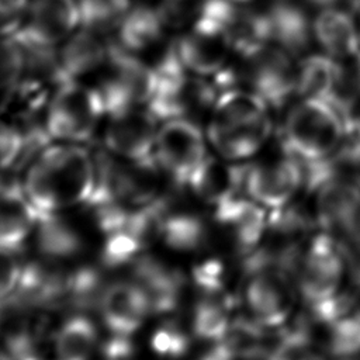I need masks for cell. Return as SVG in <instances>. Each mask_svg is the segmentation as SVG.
<instances>
[{
  "instance_id": "obj_38",
  "label": "cell",
  "mask_w": 360,
  "mask_h": 360,
  "mask_svg": "<svg viewBox=\"0 0 360 360\" xmlns=\"http://www.w3.org/2000/svg\"><path fill=\"white\" fill-rule=\"evenodd\" d=\"M21 269L22 266L17 263L14 256L0 255V307L15 291Z\"/></svg>"
},
{
  "instance_id": "obj_20",
  "label": "cell",
  "mask_w": 360,
  "mask_h": 360,
  "mask_svg": "<svg viewBox=\"0 0 360 360\" xmlns=\"http://www.w3.org/2000/svg\"><path fill=\"white\" fill-rule=\"evenodd\" d=\"M101 319L110 333L131 336L150 314L145 291L135 281L108 284L98 304Z\"/></svg>"
},
{
  "instance_id": "obj_24",
  "label": "cell",
  "mask_w": 360,
  "mask_h": 360,
  "mask_svg": "<svg viewBox=\"0 0 360 360\" xmlns=\"http://www.w3.org/2000/svg\"><path fill=\"white\" fill-rule=\"evenodd\" d=\"M35 226L38 249L46 259H68L77 255L83 248L82 238L76 229L56 212L38 215Z\"/></svg>"
},
{
  "instance_id": "obj_19",
  "label": "cell",
  "mask_w": 360,
  "mask_h": 360,
  "mask_svg": "<svg viewBox=\"0 0 360 360\" xmlns=\"http://www.w3.org/2000/svg\"><path fill=\"white\" fill-rule=\"evenodd\" d=\"M112 51V37L79 27L58 46L59 62L66 80L90 83Z\"/></svg>"
},
{
  "instance_id": "obj_25",
  "label": "cell",
  "mask_w": 360,
  "mask_h": 360,
  "mask_svg": "<svg viewBox=\"0 0 360 360\" xmlns=\"http://www.w3.org/2000/svg\"><path fill=\"white\" fill-rule=\"evenodd\" d=\"M336 60L312 49L298 59L297 98L329 100L335 83Z\"/></svg>"
},
{
  "instance_id": "obj_29",
  "label": "cell",
  "mask_w": 360,
  "mask_h": 360,
  "mask_svg": "<svg viewBox=\"0 0 360 360\" xmlns=\"http://www.w3.org/2000/svg\"><path fill=\"white\" fill-rule=\"evenodd\" d=\"M159 236L176 250H195L207 242L208 231L205 224L195 215L172 214L163 219Z\"/></svg>"
},
{
  "instance_id": "obj_37",
  "label": "cell",
  "mask_w": 360,
  "mask_h": 360,
  "mask_svg": "<svg viewBox=\"0 0 360 360\" xmlns=\"http://www.w3.org/2000/svg\"><path fill=\"white\" fill-rule=\"evenodd\" d=\"M30 0H0V37L14 35L22 24Z\"/></svg>"
},
{
  "instance_id": "obj_7",
  "label": "cell",
  "mask_w": 360,
  "mask_h": 360,
  "mask_svg": "<svg viewBox=\"0 0 360 360\" xmlns=\"http://www.w3.org/2000/svg\"><path fill=\"white\" fill-rule=\"evenodd\" d=\"M305 163L285 150L278 142L267 156L245 162L242 193L267 211L284 208L305 193Z\"/></svg>"
},
{
  "instance_id": "obj_16",
  "label": "cell",
  "mask_w": 360,
  "mask_h": 360,
  "mask_svg": "<svg viewBox=\"0 0 360 360\" xmlns=\"http://www.w3.org/2000/svg\"><path fill=\"white\" fill-rule=\"evenodd\" d=\"M174 45L184 68L195 76L211 77L236 58L232 45L222 34L195 24L177 32Z\"/></svg>"
},
{
  "instance_id": "obj_11",
  "label": "cell",
  "mask_w": 360,
  "mask_h": 360,
  "mask_svg": "<svg viewBox=\"0 0 360 360\" xmlns=\"http://www.w3.org/2000/svg\"><path fill=\"white\" fill-rule=\"evenodd\" d=\"M318 229L335 239L360 232V187L339 177H326L308 193Z\"/></svg>"
},
{
  "instance_id": "obj_32",
  "label": "cell",
  "mask_w": 360,
  "mask_h": 360,
  "mask_svg": "<svg viewBox=\"0 0 360 360\" xmlns=\"http://www.w3.org/2000/svg\"><path fill=\"white\" fill-rule=\"evenodd\" d=\"M335 60V83L329 101L346 112L360 96V49Z\"/></svg>"
},
{
  "instance_id": "obj_35",
  "label": "cell",
  "mask_w": 360,
  "mask_h": 360,
  "mask_svg": "<svg viewBox=\"0 0 360 360\" xmlns=\"http://www.w3.org/2000/svg\"><path fill=\"white\" fill-rule=\"evenodd\" d=\"M150 346L153 352L163 357L179 359L188 350L190 339L180 328L169 323L160 326L152 335Z\"/></svg>"
},
{
  "instance_id": "obj_2",
  "label": "cell",
  "mask_w": 360,
  "mask_h": 360,
  "mask_svg": "<svg viewBox=\"0 0 360 360\" xmlns=\"http://www.w3.org/2000/svg\"><path fill=\"white\" fill-rule=\"evenodd\" d=\"M22 186L37 217L87 204L94 187V160L79 143L48 145L34 160Z\"/></svg>"
},
{
  "instance_id": "obj_36",
  "label": "cell",
  "mask_w": 360,
  "mask_h": 360,
  "mask_svg": "<svg viewBox=\"0 0 360 360\" xmlns=\"http://www.w3.org/2000/svg\"><path fill=\"white\" fill-rule=\"evenodd\" d=\"M193 280L204 295H221L225 291V267L218 259H207L193 269Z\"/></svg>"
},
{
  "instance_id": "obj_42",
  "label": "cell",
  "mask_w": 360,
  "mask_h": 360,
  "mask_svg": "<svg viewBox=\"0 0 360 360\" xmlns=\"http://www.w3.org/2000/svg\"><path fill=\"white\" fill-rule=\"evenodd\" d=\"M314 8H322V7H326V6H332V4H338V3H343V1H347V0H307Z\"/></svg>"
},
{
  "instance_id": "obj_13",
  "label": "cell",
  "mask_w": 360,
  "mask_h": 360,
  "mask_svg": "<svg viewBox=\"0 0 360 360\" xmlns=\"http://www.w3.org/2000/svg\"><path fill=\"white\" fill-rule=\"evenodd\" d=\"M158 122L146 105L108 115L104 145L129 162L146 160L155 155Z\"/></svg>"
},
{
  "instance_id": "obj_10",
  "label": "cell",
  "mask_w": 360,
  "mask_h": 360,
  "mask_svg": "<svg viewBox=\"0 0 360 360\" xmlns=\"http://www.w3.org/2000/svg\"><path fill=\"white\" fill-rule=\"evenodd\" d=\"M207 134L193 118H172L159 125L155 156L177 186H187L191 173L210 156Z\"/></svg>"
},
{
  "instance_id": "obj_22",
  "label": "cell",
  "mask_w": 360,
  "mask_h": 360,
  "mask_svg": "<svg viewBox=\"0 0 360 360\" xmlns=\"http://www.w3.org/2000/svg\"><path fill=\"white\" fill-rule=\"evenodd\" d=\"M245 162L218 160L211 155L191 173L187 186L212 207L242 193Z\"/></svg>"
},
{
  "instance_id": "obj_9",
  "label": "cell",
  "mask_w": 360,
  "mask_h": 360,
  "mask_svg": "<svg viewBox=\"0 0 360 360\" xmlns=\"http://www.w3.org/2000/svg\"><path fill=\"white\" fill-rule=\"evenodd\" d=\"M104 115L103 103L90 83L66 80L46 103L45 125L52 139L80 143L93 136Z\"/></svg>"
},
{
  "instance_id": "obj_12",
  "label": "cell",
  "mask_w": 360,
  "mask_h": 360,
  "mask_svg": "<svg viewBox=\"0 0 360 360\" xmlns=\"http://www.w3.org/2000/svg\"><path fill=\"white\" fill-rule=\"evenodd\" d=\"M260 8L270 44L297 58L314 49L312 22L316 8L307 0H264Z\"/></svg>"
},
{
  "instance_id": "obj_27",
  "label": "cell",
  "mask_w": 360,
  "mask_h": 360,
  "mask_svg": "<svg viewBox=\"0 0 360 360\" xmlns=\"http://www.w3.org/2000/svg\"><path fill=\"white\" fill-rule=\"evenodd\" d=\"M97 339L96 325L84 315H73L56 332L55 353L59 360H87Z\"/></svg>"
},
{
  "instance_id": "obj_14",
  "label": "cell",
  "mask_w": 360,
  "mask_h": 360,
  "mask_svg": "<svg viewBox=\"0 0 360 360\" xmlns=\"http://www.w3.org/2000/svg\"><path fill=\"white\" fill-rule=\"evenodd\" d=\"M80 27L76 0H30L17 38L59 46Z\"/></svg>"
},
{
  "instance_id": "obj_6",
  "label": "cell",
  "mask_w": 360,
  "mask_h": 360,
  "mask_svg": "<svg viewBox=\"0 0 360 360\" xmlns=\"http://www.w3.org/2000/svg\"><path fill=\"white\" fill-rule=\"evenodd\" d=\"M242 271L243 314L267 329L278 330L287 326L301 307L292 276L271 264L243 266Z\"/></svg>"
},
{
  "instance_id": "obj_34",
  "label": "cell",
  "mask_w": 360,
  "mask_h": 360,
  "mask_svg": "<svg viewBox=\"0 0 360 360\" xmlns=\"http://www.w3.org/2000/svg\"><path fill=\"white\" fill-rule=\"evenodd\" d=\"M170 32L188 28L197 15L200 0H149Z\"/></svg>"
},
{
  "instance_id": "obj_26",
  "label": "cell",
  "mask_w": 360,
  "mask_h": 360,
  "mask_svg": "<svg viewBox=\"0 0 360 360\" xmlns=\"http://www.w3.org/2000/svg\"><path fill=\"white\" fill-rule=\"evenodd\" d=\"M233 298L229 294L205 295L197 302L193 314V332L197 338L210 342L224 340L233 323Z\"/></svg>"
},
{
  "instance_id": "obj_21",
  "label": "cell",
  "mask_w": 360,
  "mask_h": 360,
  "mask_svg": "<svg viewBox=\"0 0 360 360\" xmlns=\"http://www.w3.org/2000/svg\"><path fill=\"white\" fill-rule=\"evenodd\" d=\"M132 274L146 294L150 314H169L177 308L183 278L174 269L153 256H136L132 260Z\"/></svg>"
},
{
  "instance_id": "obj_39",
  "label": "cell",
  "mask_w": 360,
  "mask_h": 360,
  "mask_svg": "<svg viewBox=\"0 0 360 360\" xmlns=\"http://www.w3.org/2000/svg\"><path fill=\"white\" fill-rule=\"evenodd\" d=\"M131 336L114 335L103 343L101 356L104 360H128L134 353V345L129 339Z\"/></svg>"
},
{
  "instance_id": "obj_3",
  "label": "cell",
  "mask_w": 360,
  "mask_h": 360,
  "mask_svg": "<svg viewBox=\"0 0 360 360\" xmlns=\"http://www.w3.org/2000/svg\"><path fill=\"white\" fill-rule=\"evenodd\" d=\"M278 120L277 142L305 165L328 160L349 134L345 112L329 100L295 98Z\"/></svg>"
},
{
  "instance_id": "obj_31",
  "label": "cell",
  "mask_w": 360,
  "mask_h": 360,
  "mask_svg": "<svg viewBox=\"0 0 360 360\" xmlns=\"http://www.w3.org/2000/svg\"><path fill=\"white\" fill-rule=\"evenodd\" d=\"M22 73V49L14 35L0 37V114L13 104Z\"/></svg>"
},
{
  "instance_id": "obj_33",
  "label": "cell",
  "mask_w": 360,
  "mask_h": 360,
  "mask_svg": "<svg viewBox=\"0 0 360 360\" xmlns=\"http://www.w3.org/2000/svg\"><path fill=\"white\" fill-rule=\"evenodd\" d=\"M143 243L127 231H118L107 235L101 250V262L107 267H118L132 260L139 255Z\"/></svg>"
},
{
  "instance_id": "obj_18",
  "label": "cell",
  "mask_w": 360,
  "mask_h": 360,
  "mask_svg": "<svg viewBox=\"0 0 360 360\" xmlns=\"http://www.w3.org/2000/svg\"><path fill=\"white\" fill-rule=\"evenodd\" d=\"M314 49L340 59L360 49L353 0L318 8L312 22Z\"/></svg>"
},
{
  "instance_id": "obj_41",
  "label": "cell",
  "mask_w": 360,
  "mask_h": 360,
  "mask_svg": "<svg viewBox=\"0 0 360 360\" xmlns=\"http://www.w3.org/2000/svg\"><path fill=\"white\" fill-rule=\"evenodd\" d=\"M345 115L349 132L360 139V96L349 105Z\"/></svg>"
},
{
  "instance_id": "obj_43",
  "label": "cell",
  "mask_w": 360,
  "mask_h": 360,
  "mask_svg": "<svg viewBox=\"0 0 360 360\" xmlns=\"http://www.w3.org/2000/svg\"><path fill=\"white\" fill-rule=\"evenodd\" d=\"M353 7H354V17H356L357 32H359V41H360V0H353Z\"/></svg>"
},
{
  "instance_id": "obj_1",
  "label": "cell",
  "mask_w": 360,
  "mask_h": 360,
  "mask_svg": "<svg viewBox=\"0 0 360 360\" xmlns=\"http://www.w3.org/2000/svg\"><path fill=\"white\" fill-rule=\"evenodd\" d=\"M276 118V112L249 90H228L208 114V143L224 160L249 162L271 145L277 132Z\"/></svg>"
},
{
  "instance_id": "obj_4",
  "label": "cell",
  "mask_w": 360,
  "mask_h": 360,
  "mask_svg": "<svg viewBox=\"0 0 360 360\" xmlns=\"http://www.w3.org/2000/svg\"><path fill=\"white\" fill-rule=\"evenodd\" d=\"M291 276L301 305L305 307L329 302L352 287L347 262L338 240L321 229L302 245Z\"/></svg>"
},
{
  "instance_id": "obj_28",
  "label": "cell",
  "mask_w": 360,
  "mask_h": 360,
  "mask_svg": "<svg viewBox=\"0 0 360 360\" xmlns=\"http://www.w3.org/2000/svg\"><path fill=\"white\" fill-rule=\"evenodd\" d=\"M100 269L82 266L66 273L63 305L76 309H90L98 307L105 290Z\"/></svg>"
},
{
  "instance_id": "obj_8",
  "label": "cell",
  "mask_w": 360,
  "mask_h": 360,
  "mask_svg": "<svg viewBox=\"0 0 360 360\" xmlns=\"http://www.w3.org/2000/svg\"><path fill=\"white\" fill-rule=\"evenodd\" d=\"M90 84L108 117L146 105L155 87V76L148 60L125 52L112 42L110 58Z\"/></svg>"
},
{
  "instance_id": "obj_40",
  "label": "cell",
  "mask_w": 360,
  "mask_h": 360,
  "mask_svg": "<svg viewBox=\"0 0 360 360\" xmlns=\"http://www.w3.org/2000/svg\"><path fill=\"white\" fill-rule=\"evenodd\" d=\"M200 360H243V359H240L235 353V350L229 346L226 340H221V342H215L214 346L200 357Z\"/></svg>"
},
{
  "instance_id": "obj_5",
  "label": "cell",
  "mask_w": 360,
  "mask_h": 360,
  "mask_svg": "<svg viewBox=\"0 0 360 360\" xmlns=\"http://www.w3.org/2000/svg\"><path fill=\"white\" fill-rule=\"evenodd\" d=\"M298 59L274 44H263L233 59L236 84L260 97L278 118L297 98Z\"/></svg>"
},
{
  "instance_id": "obj_17",
  "label": "cell",
  "mask_w": 360,
  "mask_h": 360,
  "mask_svg": "<svg viewBox=\"0 0 360 360\" xmlns=\"http://www.w3.org/2000/svg\"><path fill=\"white\" fill-rule=\"evenodd\" d=\"M169 34L170 31L153 4L149 0H139L132 1L112 37V42L125 52L146 60L148 55H156L170 42Z\"/></svg>"
},
{
  "instance_id": "obj_44",
  "label": "cell",
  "mask_w": 360,
  "mask_h": 360,
  "mask_svg": "<svg viewBox=\"0 0 360 360\" xmlns=\"http://www.w3.org/2000/svg\"><path fill=\"white\" fill-rule=\"evenodd\" d=\"M229 1L236 3V4H242V6H256V4H260L264 0H229Z\"/></svg>"
},
{
  "instance_id": "obj_23",
  "label": "cell",
  "mask_w": 360,
  "mask_h": 360,
  "mask_svg": "<svg viewBox=\"0 0 360 360\" xmlns=\"http://www.w3.org/2000/svg\"><path fill=\"white\" fill-rule=\"evenodd\" d=\"M318 343L330 360H360V298L357 294L353 305L322 328Z\"/></svg>"
},
{
  "instance_id": "obj_30",
  "label": "cell",
  "mask_w": 360,
  "mask_h": 360,
  "mask_svg": "<svg viewBox=\"0 0 360 360\" xmlns=\"http://www.w3.org/2000/svg\"><path fill=\"white\" fill-rule=\"evenodd\" d=\"M80 27L114 37L132 0H76Z\"/></svg>"
},
{
  "instance_id": "obj_15",
  "label": "cell",
  "mask_w": 360,
  "mask_h": 360,
  "mask_svg": "<svg viewBox=\"0 0 360 360\" xmlns=\"http://www.w3.org/2000/svg\"><path fill=\"white\" fill-rule=\"evenodd\" d=\"M214 219L226 231L232 246L243 259L260 245L269 211L245 194H236L214 205Z\"/></svg>"
}]
</instances>
